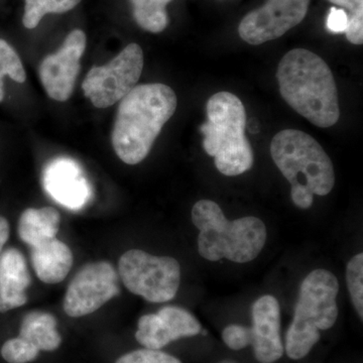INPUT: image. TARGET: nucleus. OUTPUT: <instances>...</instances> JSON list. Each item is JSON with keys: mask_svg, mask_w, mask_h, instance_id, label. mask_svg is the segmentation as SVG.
<instances>
[{"mask_svg": "<svg viewBox=\"0 0 363 363\" xmlns=\"http://www.w3.org/2000/svg\"><path fill=\"white\" fill-rule=\"evenodd\" d=\"M60 222L61 217L55 208H30L21 215L18 235L23 242L33 247L56 238Z\"/></svg>", "mask_w": 363, "mask_h": 363, "instance_id": "17", "label": "nucleus"}, {"mask_svg": "<svg viewBox=\"0 0 363 363\" xmlns=\"http://www.w3.org/2000/svg\"><path fill=\"white\" fill-rule=\"evenodd\" d=\"M222 339L230 350H241L252 343V329L241 325H229L222 332Z\"/></svg>", "mask_w": 363, "mask_h": 363, "instance_id": "26", "label": "nucleus"}, {"mask_svg": "<svg viewBox=\"0 0 363 363\" xmlns=\"http://www.w3.org/2000/svg\"><path fill=\"white\" fill-rule=\"evenodd\" d=\"M206 112L207 123L200 128L203 147L214 157L217 169L228 177L250 171L255 157L245 135L247 112L240 98L233 93H216L208 100Z\"/></svg>", "mask_w": 363, "mask_h": 363, "instance_id": "5", "label": "nucleus"}, {"mask_svg": "<svg viewBox=\"0 0 363 363\" xmlns=\"http://www.w3.org/2000/svg\"><path fill=\"white\" fill-rule=\"evenodd\" d=\"M143 52L138 44H130L104 66H95L84 79L85 96L97 108H107L121 101L142 76Z\"/></svg>", "mask_w": 363, "mask_h": 363, "instance_id": "8", "label": "nucleus"}, {"mask_svg": "<svg viewBox=\"0 0 363 363\" xmlns=\"http://www.w3.org/2000/svg\"><path fill=\"white\" fill-rule=\"evenodd\" d=\"M18 336L40 351L58 350L62 343L61 335L57 331L56 318L42 311H32L23 317Z\"/></svg>", "mask_w": 363, "mask_h": 363, "instance_id": "18", "label": "nucleus"}, {"mask_svg": "<svg viewBox=\"0 0 363 363\" xmlns=\"http://www.w3.org/2000/svg\"><path fill=\"white\" fill-rule=\"evenodd\" d=\"M118 294V276L112 264L91 262L72 279L64 298V311L72 318L87 316Z\"/></svg>", "mask_w": 363, "mask_h": 363, "instance_id": "9", "label": "nucleus"}, {"mask_svg": "<svg viewBox=\"0 0 363 363\" xmlns=\"http://www.w3.org/2000/svg\"><path fill=\"white\" fill-rule=\"evenodd\" d=\"M116 363H182L178 358L157 350H140L126 353Z\"/></svg>", "mask_w": 363, "mask_h": 363, "instance_id": "25", "label": "nucleus"}, {"mask_svg": "<svg viewBox=\"0 0 363 363\" xmlns=\"http://www.w3.org/2000/svg\"><path fill=\"white\" fill-rule=\"evenodd\" d=\"M327 30L333 33H343L348 28L347 13L342 9L331 7L326 21Z\"/></svg>", "mask_w": 363, "mask_h": 363, "instance_id": "27", "label": "nucleus"}, {"mask_svg": "<svg viewBox=\"0 0 363 363\" xmlns=\"http://www.w3.org/2000/svg\"><path fill=\"white\" fill-rule=\"evenodd\" d=\"M201 325L183 308L164 307L157 314L145 315L138 320L136 340L149 350H161L173 341L197 335Z\"/></svg>", "mask_w": 363, "mask_h": 363, "instance_id": "12", "label": "nucleus"}, {"mask_svg": "<svg viewBox=\"0 0 363 363\" xmlns=\"http://www.w3.org/2000/svg\"><path fill=\"white\" fill-rule=\"evenodd\" d=\"M253 352L257 362L274 363L283 357L284 346L281 335V312L278 300L264 296L252 306Z\"/></svg>", "mask_w": 363, "mask_h": 363, "instance_id": "14", "label": "nucleus"}, {"mask_svg": "<svg viewBox=\"0 0 363 363\" xmlns=\"http://www.w3.org/2000/svg\"><path fill=\"white\" fill-rule=\"evenodd\" d=\"M32 283L23 253L9 248L0 257V313L21 307L28 302L26 290Z\"/></svg>", "mask_w": 363, "mask_h": 363, "instance_id": "15", "label": "nucleus"}, {"mask_svg": "<svg viewBox=\"0 0 363 363\" xmlns=\"http://www.w3.org/2000/svg\"><path fill=\"white\" fill-rule=\"evenodd\" d=\"M43 185L55 201L74 211L84 208L92 197L84 171L69 157H57L45 166Z\"/></svg>", "mask_w": 363, "mask_h": 363, "instance_id": "13", "label": "nucleus"}, {"mask_svg": "<svg viewBox=\"0 0 363 363\" xmlns=\"http://www.w3.org/2000/svg\"><path fill=\"white\" fill-rule=\"evenodd\" d=\"M338 279L331 272L315 269L306 277L286 335V355L291 359L305 357L319 341L320 331L334 326L338 317Z\"/></svg>", "mask_w": 363, "mask_h": 363, "instance_id": "6", "label": "nucleus"}, {"mask_svg": "<svg viewBox=\"0 0 363 363\" xmlns=\"http://www.w3.org/2000/svg\"><path fill=\"white\" fill-rule=\"evenodd\" d=\"M9 76L18 83L26 81V71L20 57L13 47L4 40H0V77Z\"/></svg>", "mask_w": 363, "mask_h": 363, "instance_id": "24", "label": "nucleus"}, {"mask_svg": "<svg viewBox=\"0 0 363 363\" xmlns=\"http://www.w3.org/2000/svg\"><path fill=\"white\" fill-rule=\"evenodd\" d=\"M118 271L126 289L149 302H168L180 286L181 267L173 257L131 250L119 259Z\"/></svg>", "mask_w": 363, "mask_h": 363, "instance_id": "7", "label": "nucleus"}, {"mask_svg": "<svg viewBox=\"0 0 363 363\" xmlns=\"http://www.w3.org/2000/svg\"><path fill=\"white\" fill-rule=\"evenodd\" d=\"M81 0H26L23 23L26 28H37L48 13H63L71 11Z\"/></svg>", "mask_w": 363, "mask_h": 363, "instance_id": "20", "label": "nucleus"}, {"mask_svg": "<svg viewBox=\"0 0 363 363\" xmlns=\"http://www.w3.org/2000/svg\"><path fill=\"white\" fill-rule=\"evenodd\" d=\"M311 0H267L241 21L238 33L250 45L279 39L295 28L307 14Z\"/></svg>", "mask_w": 363, "mask_h": 363, "instance_id": "10", "label": "nucleus"}, {"mask_svg": "<svg viewBox=\"0 0 363 363\" xmlns=\"http://www.w3.org/2000/svg\"><path fill=\"white\" fill-rule=\"evenodd\" d=\"M277 80L284 100L310 123L321 128L337 123V87L321 57L306 49L286 52L279 61Z\"/></svg>", "mask_w": 363, "mask_h": 363, "instance_id": "2", "label": "nucleus"}, {"mask_svg": "<svg viewBox=\"0 0 363 363\" xmlns=\"http://www.w3.org/2000/svg\"><path fill=\"white\" fill-rule=\"evenodd\" d=\"M346 281L351 301L359 315L363 318V253L355 255L350 260L346 269Z\"/></svg>", "mask_w": 363, "mask_h": 363, "instance_id": "22", "label": "nucleus"}, {"mask_svg": "<svg viewBox=\"0 0 363 363\" xmlns=\"http://www.w3.org/2000/svg\"><path fill=\"white\" fill-rule=\"evenodd\" d=\"M175 91L161 83L135 86L121 100L112 130V145L125 164H138L152 150L157 136L174 116Z\"/></svg>", "mask_w": 363, "mask_h": 363, "instance_id": "1", "label": "nucleus"}, {"mask_svg": "<svg viewBox=\"0 0 363 363\" xmlns=\"http://www.w3.org/2000/svg\"><path fill=\"white\" fill-rule=\"evenodd\" d=\"M4 78L0 77V102L4 100Z\"/></svg>", "mask_w": 363, "mask_h": 363, "instance_id": "29", "label": "nucleus"}, {"mask_svg": "<svg viewBox=\"0 0 363 363\" xmlns=\"http://www.w3.org/2000/svg\"><path fill=\"white\" fill-rule=\"evenodd\" d=\"M9 238V224L4 217L0 216V253Z\"/></svg>", "mask_w": 363, "mask_h": 363, "instance_id": "28", "label": "nucleus"}, {"mask_svg": "<svg viewBox=\"0 0 363 363\" xmlns=\"http://www.w3.org/2000/svg\"><path fill=\"white\" fill-rule=\"evenodd\" d=\"M35 274L45 284H58L65 279L73 266L70 248L56 238L32 247Z\"/></svg>", "mask_w": 363, "mask_h": 363, "instance_id": "16", "label": "nucleus"}, {"mask_svg": "<svg viewBox=\"0 0 363 363\" xmlns=\"http://www.w3.org/2000/svg\"><path fill=\"white\" fill-rule=\"evenodd\" d=\"M1 357L9 363H30L37 359L40 350L33 344L20 337L9 339L2 345Z\"/></svg>", "mask_w": 363, "mask_h": 363, "instance_id": "23", "label": "nucleus"}, {"mask_svg": "<svg viewBox=\"0 0 363 363\" xmlns=\"http://www.w3.org/2000/svg\"><path fill=\"white\" fill-rule=\"evenodd\" d=\"M85 48V33L74 30L69 33L58 52L43 60L39 69L40 79L52 99L65 102L71 97Z\"/></svg>", "mask_w": 363, "mask_h": 363, "instance_id": "11", "label": "nucleus"}, {"mask_svg": "<svg viewBox=\"0 0 363 363\" xmlns=\"http://www.w3.org/2000/svg\"><path fill=\"white\" fill-rule=\"evenodd\" d=\"M335 6L343 7L348 16L345 35L353 45L363 44V0H329Z\"/></svg>", "mask_w": 363, "mask_h": 363, "instance_id": "21", "label": "nucleus"}, {"mask_svg": "<svg viewBox=\"0 0 363 363\" xmlns=\"http://www.w3.org/2000/svg\"><path fill=\"white\" fill-rule=\"evenodd\" d=\"M192 221L199 230L198 252L203 259H227L247 264L257 259L267 241V227L257 217L228 221L217 203L200 200L192 209Z\"/></svg>", "mask_w": 363, "mask_h": 363, "instance_id": "4", "label": "nucleus"}, {"mask_svg": "<svg viewBox=\"0 0 363 363\" xmlns=\"http://www.w3.org/2000/svg\"><path fill=\"white\" fill-rule=\"evenodd\" d=\"M274 164L292 185L294 204L302 209L312 206L314 195L326 196L335 184L330 157L319 143L303 131L285 130L272 138Z\"/></svg>", "mask_w": 363, "mask_h": 363, "instance_id": "3", "label": "nucleus"}, {"mask_svg": "<svg viewBox=\"0 0 363 363\" xmlns=\"http://www.w3.org/2000/svg\"><path fill=\"white\" fill-rule=\"evenodd\" d=\"M138 25L147 32L159 33L169 23L166 7L173 0H130Z\"/></svg>", "mask_w": 363, "mask_h": 363, "instance_id": "19", "label": "nucleus"}]
</instances>
